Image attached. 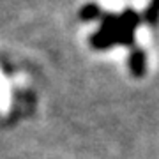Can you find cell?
I'll return each instance as SVG.
<instances>
[{"label":"cell","instance_id":"cell-1","mask_svg":"<svg viewBox=\"0 0 159 159\" xmlns=\"http://www.w3.org/2000/svg\"><path fill=\"white\" fill-rule=\"evenodd\" d=\"M11 110V85L6 78L4 71L0 69V113L6 115Z\"/></svg>","mask_w":159,"mask_h":159},{"label":"cell","instance_id":"cell-2","mask_svg":"<svg viewBox=\"0 0 159 159\" xmlns=\"http://www.w3.org/2000/svg\"><path fill=\"white\" fill-rule=\"evenodd\" d=\"M129 66L133 69V73L136 76H142L145 73V53L142 50H134L131 53V60H129Z\"/></svg>","mask_w":159,"mask_h":159},{"label":"cell","instance_id":"cell-3","mask_svg":"<svg viewBox=\"0 0 159 159\" xmlns=\"http://www.w3.org/2000/svg\"><path fill=\"white\" fill-rule=\"evenodd\" d=\"M145 20L150 25H156L159 20V0H152V4L148 6L147 12H145Z\"/></svg>","mask_w":159,"mask_h":159}]
</instances>
